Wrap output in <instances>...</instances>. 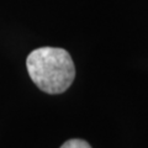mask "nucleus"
I'll list each match as a JSON object with an SVG mask.
<instances>
[{"label":"nucleus","mask_w":148,"mask_h":148,"mask_svg":"<svg viewBox=\"0 0 148 148\" xmlns=\"http://www.w3.org/2000/svg\"><path fill=\"white\" fill-rule=\"evenodd\" d=\"M27 72L40 90L47 94H62L75 78L73 59L66 49L41 47L27 56Z\"/></svg>","instance_id":"obj_1"},{"label":"nucleus","mask_w":148,"mask_h":148,"mask_svg":"<svg viewBox=\"0 0 148 148\" xmlns=\"http://www.w3.org/2000/svg\"><path fill=\"white\" fill-rule=\"evenodd\" d=\"M61 148H91V147L84 140H69L66 143H63Z\"/></svg>","instance_id":"obj_2"}]
</instances>
